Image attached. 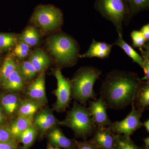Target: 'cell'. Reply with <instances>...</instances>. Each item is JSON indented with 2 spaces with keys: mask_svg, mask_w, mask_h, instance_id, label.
Here are the masks:
<instances>
[{
  "mask_svg": "<svg viewBox=\"0 0 149 149\" xmlns=\"http://www.w3.org/2000/svg\"><path fill=\"white\" fill-rule=\"evenodd\" d=\"M143 80L135 72L113 69L107 74L100 89L107 108L119 110L134 103Z\"/></svg>",
  "mask_w": 149,
  "mask_h": 149,
  "instance_id": "cell-1",
  "label": "cell"
},
{
  "mask_svg": "<svg viewBox=\"0 0 149 149\" xmlns=\"http://www.w3.org/2000/svg\"><path fill=\"white\" fill-rule=\"evenodd\" d=\"M101 70L92 66L80 68L71 80V98L75 101L86 106L91 99H95L93 87L102 74Z\"/></svg>",
  "mask_w": 149,
  "mask_h": 149,
  "instance_id": "cell-2",
  "label": "cell"
},
{
  "mask_svg": "<svg viewBox=\"0 0 149 149\" xmlns=\"http://www.w3.org/2000/svg\"><path fill=\"white\" fill-rule=\"evenodd\" d=\"M48 49L61 66H71L80 57L79 45L72 37L63 33L52 35L47 42Z\"/></svg>",
  "mask_w": 149,
  "mask_h": 149,
  "instance_id": "cell-3",
  "label": "cell"
},
{
  "mask_svg": "<svg viewBox=\"0 0 149 149\" xmlns=\"http://www.w3.org/2000/svg\"><path fill=\"white\" fill-rule=\"evenodd\" d=\"M58 125L70 128L76 138L84 141L93 135L97 126L88 109L76 101L73 102V106L68 112L65 118L60 120Z\"/></svg>",
  "mask_w": 149,
  "mask_h": 149,
  "instance_id": "cell-4",
  "label": "cell"
},
{
  "mask_svg": "<svg viewBox=\"0 0 149 149\" xmlns=\"http://www.w3.org/2000/svg\"><path fill=\"white\" fill-rule=\"evenodd\" d=\"M94 8L114 25L118 36L122 37L123 24H126L129 10L126 0H95Z\"/></svg>",
  "mask_w": 149,
  "mask_h": 149,
  "instance_id": "cell-5",
  "label": "cell"
},
{
  "mask_svg": "<svg viewBox=\"0 0 149 149\" xmlns=\"http://www.w3.org/2000/svg\"><path fill=\"white\" fill-rule=\"evenodd\" d=\"M32 20L43 30L50 32L58 29L63 21L60 10L52 5H40L35 9Z\"/></svg>",
  "mask_w": 149,
  "mask_h": 149,
  "instance_id": "cell-6",
  "label": "cell"
},
{
  "mask_svg": "<svg viewBox=\"0 0 149 149\" xmlns=\"http://www.w3.org/2000/svg\"><path fill=\"white\" fill-rule=\"evenodd\" d=\"M53 72L56 79L57 87L53 93L56 97V101L53 106L52 109L63 113L69 107L71 100V80L63 76L59 68L54 69Z\"/></svg>",
  "mask_w": 149,
  "mask_h": 149,
  "instance_id": "cell-7",
  "label": "cell"
},
{
  "mask_svg": "<svg viewBox=\"0 0 149 149\" xmlns=\"http://www.w3.org/2000/svg\"><path fill=\"white\" fill-rule=\"evenodd\" d=\"M132 109L124 119L121 121H117L112 123L108 126L115 134H122L130 137L133 133L141 128L143 123L140 119L142 116L143 110L138 109L132 105Z\"/></svg>",
  "mask_w": 149,
  "mask_h": 149,
  "instance_id": "cell-8",
  "label": "cell"
},
{
  "mask_svg": "<svg viewBox=\"0 0 149 149\" xmlns=\"http://www.w3.org/2000/svg\"><path fill=\"white\" fill-rule=\"evenodd\" d=\"M59 121L54 115L53 109L48 107L36 113L33 116L32 123L38 130V139H43L48 130L58 125Z\"/></svg>",
  "mask_w": 149,
  "mask_h": 149,
  "instance_id": "cell-9",
  "label": "cell"
},
{
  "mask_svg": "<svg viewBox=\"0 0 149 149\" xmlns=\"http://www.w3.org/2000/svg\"><path fill=\"white\" fill-rule=\"evenodd\" d=\"M24 98L36 102L44 107L47 104L45 71L39 74L38 77L25 88Z\"/></svg>",
  "mask_w": 149,
  "mask_h": 149,
  "instance_id": "cell-10",
  "label": "cell"
},
{
  "mask_svg": "<svg viewBox=\"0 0 149 149\" xmlns=\"http://www.w3.org/2000/svg\"><path fill=\"white\" fill-rule=\"evenodd\" d=\"M22 99L20 93L12 91H0V107L9 120L17 115Z\"/></svg>",
  "mask_w": 149,
  "mask_h": 149,
  "instance_id": "cell-11",
  "label": "cell"
},
{
  "mask_svg": "<svg viewBox=\"0 0 149 149\" xmlns=\"http://www.w3.org/2000/svg\"><path fill=\"white\" fill-rule=\"evenodd\" d=\"M88 110L96 126L108 127L112 122L107 113L106 104L101 97L97 100L90 101Z\"/></svg>",
  "mask_w": 149,
  "mask_h": 149,
  "instance_id": "cell-12",
  "label": "cell"
},
{
  "mask_svg": "<svg viewBox=\"0 0 149 149\" xmlns=\"http://www.w3.org/2000/svg\"><path fill=\"white\" fill-rule=\"evenodd\" d=\"M91 140L92 143L100 149H115V134L108 127L96 126Z\"/></svg>",
  "mask_w": 149,
  "mask_h": 149,
  "instance_id": "cell-13",
  "label": "cell"
},
{
  "mask_svg": "<svg viewBox=\"0 0 149 149\" xmlns=\"http://www.w3.org/2000/svg\"><path fill=\"white\" fill-rule=\"evenodd\" d=\"M45 137L52 146L62 149H76L74 140L67 138L57 125L49 130Z\"/></svg>",
  "mask_w": 149,
  "mask_h": 149,
  "instance_id": "cell-14",
  "label": "cell"
},
{
  "mask_svg": "<svg viewBox=\"0 0 149 149\" xmlns=\"http://www.w3.org/2000/svg\"><path fill=\"white\" fill-rule=\"evenodd\" d=\"M113 45L105 42H97L93 39L88 51L80 55V57L91 58L97 57L104 59L108 57L111 51Z\"/></svg>",
  "mask_w": 149,
  "mask_h": 149,
  "instance_id": "cell-15",
  "label": "cell"
},
{
  "mask_svg": "<svg viewBox=\"0 0 149 149\" xmlns=\"http://www.w3.org/2000/svg\"><path fill=\"white\" fill-rule=\"evenodd\" d=\"M25 84L26 83L19 72L17 65L15 69L6 78L0 88L4 91L20 93L25 89Z\"/></svg>",
  "mask_w": 149,
  "mask_h": 149,
  "instance_id": "cell-16",
  "label": "cell"
},
{
  "mask_svg": "<svg viewBox=\"0 0 149 149\" xmlns=\"http://www.w3.org/2000/svg\"><path fill=\"white\" fill-rule=\"evenodd\" d=\"M32 117L16 116L9 120L8 125L13 136L17 141L23 131L32 124ZM18 142V141H17Z\"/></svg>",
  "mask_w": 149,
  "mask_h": 149,
  "instance_id": "cell-17",
  "label": "cell"
},
{
  "mask_svg": "<svg viewBox=\"0 0 149 149\" xmlns=\"http://www.w3.org/2000/svg\"><path fill=\"white\" fill-rule=\"evenodd\" d=\"M29 61L39 74L45 71L51 63L49 57L41 49L34 51Z\"/></svg>",
  "mask_w": 149,
  "mask_h": 149,
  "instance_id": "cell-18",
  "label": "cell"
},
{
  "mask_svg": "<svg viewBox=\"0 0 149 149\" xmlns=\"http://www.w3.org/2000/svg\"><path fill=\"white\" fill-rule=\"evenodd\" d=\"M133 105L138 109L144 111L149 109V82H143L136 95Z\"/></svg>",
  "mask_w": 149,
  "mask_h": 149,
  "instance_id": "cell-19",
  "label": "cell"
},
{
  "mask_svg": "<svg viewBox=\"0 0 149 149\" xmlns=\"http://www.w3.org/2000/svg\"><path fill=\"white\" fill-rule=\"evenodd\" d=\"M44 107L42 105L27 99H22L17 116L32 117Z\"/></svg>",
  "mask_w": 149,
  "mask_h": 149,
  "instance_id": "cell-20",
  "label": "cell"
},
{
  "mask_svg": "<svg viewBox=\"0 0 149 149\" xmlns=\"http://www.w3.org/2000/svg\"><path fill=\"white\" fill-rule=\"evenodd\" d=\"M38 136V130L32 123L22 132L19 137L17 141L19 143L22 144L21 149H29L35 143Z\"/></svg>",
  "mask_w": 149,
  "mask_h": 149,
  "instance_id": "cell-21",
  "label": "cell"
},
{
  "mask_svg": "<svg viewBox=\"0 0 149 149\" xmlns=\"http://www.w3.org/2000/svg\"><path fill=\"white\" fill-rule=\"evenodd\" d=\"M113 45L120 47L128 56L132 58L134 62L136 63L143 69V61L142 56L131 46L123 40L122 37L118 36V39Z\"/></svg>",
  "mask_w": 149,
  "mask_h": 149,
  "instance_id": "cell-22",
  "label": "cell"
},
{
  "mask_svg": "<svg viewBox=\"0 0 149 149\" xmlns=\"http://www.w3.org/2000/svg\"><path fill=\"white\" fill-rule=\"evenodd\" d=\"M129 7V14L126 25H128L131 19L140 12L148 10L149 0H126Z\"/></svg>",
  "mask_w": 149,
  "mask_h": 149,
  "instance_id": "cell-23",
  "label": "cell"
},
{
  "mask_svg": "<svg viewBox=\"0 0 149 149\" xmlns=\"http://www.w3.org/2000/svg\"><path fill=\"white\" fill-rule=\"evenodd\" d=\"M17 65L11 55H8L6 56L0 68V87L14 70Z\"/></svg>",
  "mask_w": 149,
  "mask_h": 149,
  "instance_id": "cell-24",
  "label": "cell"
},
{
  "mask_svg": "<svg viewBox=\"0 0 149 149\" xmlns=\"http://www.w3.org/2000/svg\"><path fill=\"white\" fill-rule=\"evenodd\" d=\"M17 66L21 76L26 83L32 81L38 74L29 61L22 62L17 65Z\"/></svg>",
  "mask_w": 149,
  "mask_h": 149,
  "instance_id": "cell-25",
  "label": "cell"
},
{
  "mask_svg": "<svg viewBox=\"0 0 149 149\" xmlns=\"http://www.w3.org/2000/svg\"><path fill=\"white\" fill-rule=\"evenodd\" d=\"M40 40V35L37 29L30 27L24 30L20 37V41L30 47L37 45Z\"/></svg>",
  "mask_w": 149,
  "mask_h": 149,
  "instance_id": "cell-26",
  "label": "cell"
},
{
  "mask_svg": "<svg viewBox=\"0 0 149 149\" xmlns=\"http://www.w3.org/2000/svg\"><path fill=\"white\" fill-rule=\"evenodd\" d=\"M115 149H144L137 146L128 136L115 134Z\"/></svg>",
  "mask_w": 149,
  "mask_h": 149,
  "instance_id": "cell-27",
  "label": "cell"
},
{
  "mask_svg": "<svg viewBox=\"0 0 149 149\" xmlns=\"http://www.w3.org/2000/svg\"><path fill=\"white\" fill-rule=\"evenodd\" d=\"M16 42V37L13 34L0 33V51L7 50L13 47Z\"/></svg>",
  "mask_w": 149,
  "mask_h": 149,
  "instance_id": "cell-28",
  "label": "cell"
},
{
  "mask_svg": "<svg viewBox=\"0 0 149 149\" xmlns=\"http://www.w3.org/2000/svg\"><path fill=\"white\" fill-rule=\"evenodd\" d=\"M0 143L19 144L13 136L8 123L0 127Z\"/></svg>",
  "mask_w": 149,
  "mask_h": 149,
  "instance_id": "cell-29",
  "label": "cell"
},
{
  "mask_svg": "<svg viewBox=\"0 0 149 149\" xmlns=\"http://www.w3.org/2000/svg\"><path fill=\"white\" fill-rule=\"evenodd\" d=\"M143 61V69L145 76L142 80L149 82V43L147 42L143 47L139 49Z\"/></svg>",
  "mask_w": 149,
  "mask_h": 149,
  "instance_id": "cell-30",
  "label": "cell"
},
{
  "mask_svg": "<svg viewBox=\"0 0 149 149\" xmlns=\"http://www.w3.org/2000/svg\"><path fill=\"white\" fill-rule=\"evenodd\" d=\"M30 46L20 41L16 44L14 49V54L19 58H24L29 55L30 52Z\"/></svg>",
  "mask_w": 149,
  "mask_h": 149,
  "instance_id": "cell-31",
  "label": "cell"
},
{
  "mask_svg": "<svg viewBox=\"0 0 149 149\" xmlns=\"http://www.w3.org/2000/svg\"><path fill=\"white\" fill-rule=\"evenodd\" d=\"M130 36L133 41V47L141 49L147 42L140 31L133 30L131 32Z\"/></svg>",
  "mask_w": 149,
  "mask_h": 149,
  "instance_id": "cell-32",
  "label": "cell"
},
{
  "mask_svg": "<svg viewBox=\"0 0 149 149\" xmlns=\"http://www.w3.org/2000/svg\"><path fill=\"white\" fill-rule=\"evenodd\" d=\"M76 149H100L91 141H78L74 140Z\"/></svg>",
  "mask_w": 149,
  "mask_h": 149,
  "instance_id": "cell-33",
  "label": "cell"
},
{
  "mask_svg": "<svg viewBox=\"0 0 149 149\" xmlns=\"http://www.w3.org/2000/svg\"><path fill=\"white\" fill-rule=\"evenodd\" d=\"M140 32L143 36L145 40L147 42H149V24L144 25L141 28Z\"/></svg>",
  "mask_w": 149,
  "mask_h": 149,
  "instance_id": "cell-34",
  "label": "cell"
},
{
  "mask_svg": "<svg viewBox=\"0 0 149 149\" xmlns=\"http://www.w3.org/2000/svg\"><path fill=\"white\" fill-rule=\"evenodd\" d=\"M9 119L0 107V127L8 123Z\"/></svg>",
  "mask_w": 149,
  "mask_h": 149,
  "instance_id": "cell-35",
  "label": "cell"
},
{
  "mask_svg": "<svg viewBox=\"0 0 149 149\" xmlns=\"http://www.w3.org/2000/svg\"><path fill=\"white\" fill-rule=\"evenodd\" d=\"M0 149H21L19 144L0 143Z\"/></svg>",
  "mask_w": 149,
  "mask_h": 149,
  "instance_id": "cell-36",
  "label": "cell"
},
{
  "mask_svg": "<svg viewBox=\"0 0 149 149\" xmlns=\"http://www.w3.org/2000/svg\"><path fill=\"white\" fill-rule=\"evenodd\" d=\"M143 125L146 128L147 132L148 133L149 132V120L148 119L146 121L143 123Z\"/></svg>",
  "mask_w": 149,
  "mask_h": 149,
  "instance_id": "cell-37",
  "label": "cell"
},
{
  "mask_svg": "<svg viewBox=\"0 0 149 149\" xmlns=\"http://www.w3.org/2000/svg\"><path fill=\"white\" fill-rule=\"evenodd\" d=\"M143 141L145 144V148H149V137L145 138Z\"/></svg>",
  "mask_w": 149,
  "mask_h": 149,
  "instance_id": "cell-38",
  "label": "cell"
},
{
  "mask_svg": "<svg viewBox=\"0 0 149 149\" xmlns=\"http://www.w3.org/2000/svg\"><path fill=\"white\" fill-rule=\"evenodd\" d=\"M47 149H62L59 148H56V147H55L52 146H51L50 144H49V143H47Z\"/></svg>",
  "mask_w": 149,
  "mask_h": 149,
  "instance_id": "cell-39",
  "label": "cell"
},
{
  "mask_svg": "<svg viewBox=\"0 0 149 149\" xmlns=\"http://www.w3.org/2000/svg\"><path fill=\"white\" fill-rule=\"evenodd\" d=\"M1 62H0V68H1Z\"/></svg>",
  "mask_w": 149,
  "mask_h": 149,
  "instance_id": "cell-40",
  "label": "cell"
},
{
  "mask_svg": "<svg viewBox=\"0 0 149 149\" xmlns=\"http://www.w3.org/2000/svg\"><path fill=\"white\" fill-rule=\"evenodd\" d=\"M144 149H149V148H144Z\"/></svg>",
  "mask_w": 149,
  "mask_h": 149,
  "instance_id": "cell-41",
  "label": "cell"
}]
</instances>
